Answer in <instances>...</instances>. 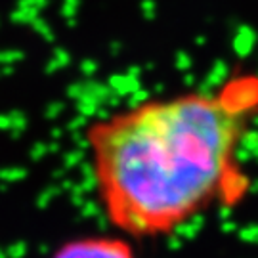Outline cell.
<instances>
[{
    "instance_id": "obj_2",
    "label": "cell",
    "mask_w": 258,
    "mask_h": 258,
    "mask_svg": "<svg viewBox=\"0 0 258 258\" xmlns=\"http://www.w3.org/2000/svg\"><path fill=\"white\" fill-rule=\"evenodd\" d=\"M52 258H136V252L126 239L98 235L67 241Z\"/></svg>"
},
{
    "instance_id": "obj_1",
    "label": "cell",
    "mask_w": 258,
    "mask_h": 258,
    "mask_svg": "<svg viewBox=\"0 0 258 258\" xmlns=\"http://www.w3.org/2000/svg\"><path fill=\"white\" fill-rule=\"evenodd\" d=\"M258 117V75L212 92L140 102L86 130L94 180L109 222L130 237L168 235L249 189L239 153Z\"/></svg>"
}]
</instances>
